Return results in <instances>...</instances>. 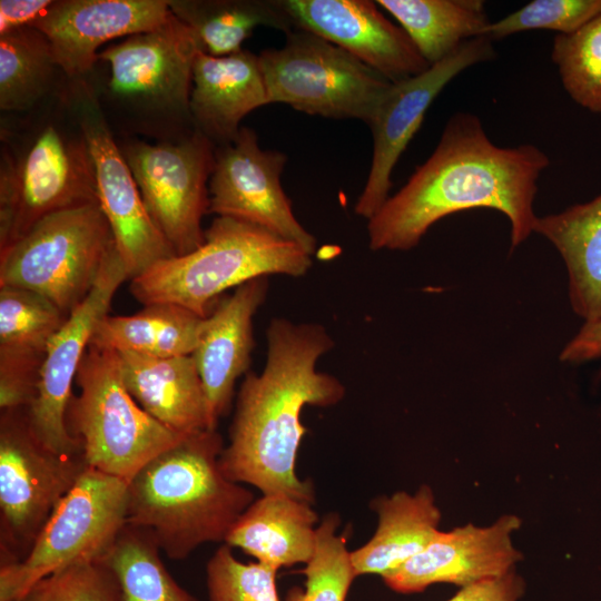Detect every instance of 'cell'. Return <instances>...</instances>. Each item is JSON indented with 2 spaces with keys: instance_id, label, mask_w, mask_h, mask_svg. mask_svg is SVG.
Masks as SVG:
<instances>
[{
  "instance_id": "6da1fadb",
  "label": "cell",
  "mask_w": 601,
  "mask_h": 601,
  "mask_svg": "<svg viewBox=\"0 0 601 601\" xmlns=\"http://www.w3.org/2000/svg\"><path fill=\"white\" fill-rule=\"evenodd\" d=\"M550 159L539 147L495 145L480 118L454 114L431 156L368 219L372 250H408L442 218L463 210L489 208L511 225V248L532 233L538 179Z\"/></svg>"
},
{
  "instance_id": "7a4b0ae2",
  "label": "cell",
  "mask_w": 601,
  "mask_h": 601,
  "mask_svg": "<svg viewBox=\"0 0 601 601\" xmlns=\"http://www.w3.org/2000/svg\"><path fill=\"white\" fill-rule=\"evenodd\" d=\"M267 359L259 374L248 372L240 385L229 444L220 455L224 474L263 494H282L311 504V481L295 472L307 428L305 406L328 407L345 396L343 383L317 370L318 359L335 345L317 323L275 317L267 327Z\"/></svg>"
},
{
  "instance_id": "3957f363",
  "label": "cell",
  "mask_w": 601,
  "mask_h": 601,
  "mask_svg": "<svg viewBox=\"0 0 601 601\" xmlns=\"http://www.w3.org/2000/svg\"><path fill=\"white\" fill-rule=\"evenodd\" d=\"M217 430L185 436L147 462L128 482L127 523L150 533L173 560L208 542H224L254 502L250 490L220 466Z\"/></svg>"
},
{
  "instance_id": "277c9868",
  "label": "cell",
  "mask_w": 601,
  "mask_h": 601,
  "mask_svg": "<svg viewBox=\"0 0 601 601\" xmlns=\"http://www.w3.org/2000/svg\"><path fill=\"white\" fill-rule=\"evenodd\" d=\"M22 131H1L0 250L53 213L98 203L93 160L66 97Z\"/></svg>"
},
{
  "instance_id": "5b68a950",
  "label": "cell",
  "mask_w": 601,
  "mask_h": 601,
  "mask_svg": "<svg viewBox=\"0 0 601 601\" xmlns=\"http://www.w3.org/2000/svg\"><path fill=\"white\" fill-rule=\"evenodd\" d=\"M311 257L267 229L218 216L205 229L201 246L154 264L131 279L130 292L144 306L170 303L207 317L225 290L269 275L300 277Z\"/></svg>"
},
{
  "instance_id": "8992f818",
  "label": "cell",
  "mask_w": 601,
  "mask_h": 601,
  "mask_svg": "<svg viewBox=\"0 0 601 601\" xmlns=\"http://www.w3.org/2000/svg\"><path fill=\"white\" fill-rule=\"evenodd\" d=\"M200 50L191 30L173 13L161 26L114 43L98 53L108 77L106 102L129 131L178 140L195 131L189 100L193 67Z\"/></svg>"
},
{
  "instance_id": "52a82bcc",
  "label": "cell",
  "mask_w": 601,
  "mask_h": 601,
  "mask_svg": "<svg viewBox=\"0 0 601 601\" xmlns=\"http://www.w3.org/2000/svg\"><path fill=\"white\" fill-rule=\"evenodd\" d=\"M75 382L79 394L70 398L66 425L89 467L129 482L147 462L185 437L130 395L116 351L89 344Z\"/></svg>"
},
{
  "instance_id": "ba28073f",
  "label": "cell",
  "mask_w": 601,
  "mask_h": 601,
  "mask_svg": "<svg viewBox=\"0 0 601 601\" xmlns=\"http://www.w3.org/2000/svg\"><path fill=\"white\" fill-rule=\"evenodd\" d=\"M116 247L98 203L53 213L0 250V287L33 290L70 314Z\"/></svg>"
},
{
  "instance_id": "9c48e42d",
  "label": "cell",
  "mask_w": 601,
  "mask_h": 601,
  "mask_svg": "<svg viewBox=\"0 0 601 601\" xmlns=\"http://www.w3.org/2000/svg\"><path fill=\"white\" fill-rule=\"evenodd\" d=\"M269 104L307 115L368 124L391 86L381 73L338 46L302 29L280 48L258 55Z\"/></svg>"
},
{
  "instance_id": "30bf717a",
  "label": "cell",
  "mask_w": 601,
  "mask_h": 601,
  "mask_svg": "<svg viewBox=\"0 0 601 601\" xmlns=\"http://www.w3.org/2000/svg\"><path fill=\"white\" fill-rule=\"evenodd\" d=\"M128 482L87 467L58 503L30 551L0 565V601H18L42 578L101 560L127 523Z\"/></svg>"
},
{
  "instance_id": "8fae6325",
  "label": "cell",
  "mask_w": 601,
  "mask_h": 601,
  "mask_svg": "<svg viewBox=\"0 0 601 601\" xmlns=\"http://www.w3.org/2000/svg\"><path fill=\"white\" fill-rule=\"evenodd\" d=\"M88 467L85 457L58 454L30 428L26 408L1 411L0 559H23L49 516Z\"/></svg>"
},
{
  "instance_id": "7c38bea8",
  "label": "cell",
  "mask_w": 601,
  "mask_h": 601,
  "mask_svg": "<svg viewBox=\"0 0 601 601\" xmlns=\"http://www.w3.org/2000/svg\"><path fill=\"white\" fill-rule=\"evenodd\" d=\"M118 145L148 214L175 255L201 246L216 146L196 130L178 140L149 144L131 138Z\"/></svg>"
},
{
  "instance_id": "4fadbf2b",
  "label": "cell",
  "mask_w": 601,
  "mask_h": 601,
  "mask_svg": "<svg viewBox=\"0 0 601 601\" xmlns=\"http://www.w3.org/2000/svg\"><path fill=\"white\" fill-rule=\"evenodd\" d=\"M65 93L93 160L98 204L132 279L175 252L146 209L93 85L86 78L68 79Z\"/></svg>"
},
{
  "instance_id": "5bb4252c",
  "label": "cell",
  "mask_w": 601,
  "mask_h": 601,
  "mask_svg": "<svg viewBox=\"0 0 601 601\" xmlns=\"http://www.w3.org/2000/svg\"><path fill=\"white\" fill-rule=\"evenodd\" d=\"M494 56L492 40L476 37L423 72L391 83L367 124L373 136V156L354 207L358 216L368 220L390 197L393 169L440 92L459 73Z\"/></svg>"
},
{
  "instance_id": "9a60e30c",
  "label": "cell",
  "mask_w": 601,
  "mask_h": 601,
  "mask_svg": "<svg viewBox=\"0 0 601 601\" xmlns=\"http://www.w3.org/2000/svg\"><path fill=\"white\" fill-rule=\"evenodd\" d=\"M286 161V154L262 149L256 131L242 127L230 142L216 147L208 213L259 226L313 255L316 238L297 220L282 187Z\"/></svg>"
},
{
  "instance_id": "2e32d148",
  "label": "cell",
  "mask_w": 601,
  "mask_h": 601,
  "mask_svg": "<svg viewBox=\"0 0 601 601\" xmlns=\"http://www.w3.org/2000/svg\"><path fill=\"white\" fill-rule=\"evenodd\" d=\"M126 279L128 275L115 247L87 297L69 314L48 345L36 395L26 412L35 436L58 454L83 456L80 443L66 425L72 383L97 324L108 315L112 298Z\"/></svg>"
},
{
  "instance_id": "e0dca14e",
  "label": "cell",
  "mask_w": 601,
  "mask_h": 601,
  "mask_svg": "<svg viewBox=\"0 0 601 601\" xmlns=\"http://www.w3.org/2000/svg\"><path fill=\"white\" fill-rule=\"evenodd\" d=\"M280 1L295 29L338 46L391 82L416 76L430 67L406 32L380 11L376 1Z\"/></svg>"
},
{
  "instance_id": "ac0fdd59",
  "label": "cell",
  "mask_w": 601,
  "mask_h": 601,
  "mask_svg": "<svg viewBox=\"0 0 601 601\" xmlns=\"http://www.w3.org/2000/svg\"><path fill=\"white\" fill-rule=\"evenodd\" d=\"M520 526L519 516L504 514L489 526L467 523L440 531L425 549L383 580L398 593H416L434 583L464 588L504 577L522 560L512 543Z\"/></svg>"
},
{
  "instance_id": "d6986e66",
  "label": "cell",
  "mask_w": 601,
  "mask_h": 601,
  "mask_svg": "<svg viewBox=\"0 0 601 601\" xmlns=\"http://www.w3.org/2000/svg\"><path fill=\"white\" fill-rule=\"evenodd\" d=\"M170 14L168 0H58L32 27L50 41L66 78L76 80L92 71L100 46L155 29Z\"/></svg>"
},
{
  "instance_id": "ffe728a7",
  "label": "cell",
  "mask_w": 601,
  "mask_h": 601,
  "mask_svg": "<svg viewBox=\"0 0 601 601\" xmlns=\"http://www.w3.org/2000/svg\"><path fill=\"white\" fill-rule=\"evenodd\" d=\"M268 286L266 276L244 283L204 319L191 356L205 392L209 430H217L230 407L236 381L248 373L255 346L253 318Z\"/></svg>"
},
{
  "instance_id": "44dd1931",
  "label": "cell",
  "mask_w": 601,
  "mask_h": 601,
  "mask_svg": "<svg viewBox=\"0 0 601 601\" xmlns=\"http://www.w3.org/2000/svg\"><path fill=\"white\" fill-rule=\"evenodd\" d=\"M68 316L33 290L0 287L1 411L31 404L48 345Z\"/></svg>"
},
{
  "instance_id": "7402d4cb",
  "label": "cell",
  "mask_w": 601,
  "mask_h": 601,
  "mask_svg": "<svg viewBox=\"0 0 601 601\" xmlns=\"http://www.w3.org/2000/svg\"><path fill=\"white\" fill-rule=\"evenodd\" d=\"M268 104L258 55L245 49L221 57L197 52L189 110L195 130L216 147L230 142L242 120Z\"/></svg>"
},
{
  "instance_id": "603a6c76",
  "label": "cell",
  "mask_w": 601,
  "mask_h": 601,
  "mask_svg": "<svg viewBox=\"0 0 601 601\" xmlns=\"http://www.w3.org/2000/svg\"><path fill=\"white\" fill-rule=\"evenodd\" d=\"M117 353L128 392L149 415L185 436L209 430L205 392L191 355Z\"/></svg>"
},
{
  "instance_id": "cb8c5ba5",
  "label": "cell",
  "mask_w": 601,
  "mask_h": 601,
  "mask_svg": "<svg viewBox=\"0 0 601 601\" xmlns=\"http://www.w3.org/2000/svg\"><path fill=\"white\" fill-rule=\"evenodd\" d=\"M318 515L312 504L282 494H263L240 515L225 544L275 570L308 563L316 550Z\"/></svg>"
},
{
  "instance_id": "d4e9b609",
  "label": "cell",
  "mask_w": 601,
  "mask_h": 601,
  "mask_svg": "<svg viewBox=\"0 0 601 601\" xmlns=\"http://www.w3.org/2000/svg\"><path fill=\"white\" fill-rule=\"evenodd\" d=\"M378 518L374 535L351 551L356 578H382L420 553L440 532L441 512L432 489L424 484L414 494L398 491L371 503Z\"/></svg>"
},
{
  "instance_id": "484cf974",
  "label": "cell",
  "mask_w": 601,
  "mask_h": 601,
  "mask_svg": "<svg viewBox=\"0 0 601 601\" xmlns=\"http://www.w3.org/2000/svg\"><path fill=\"white\" fill-rule=\"evenodd\" d=\"M534 233L561 255L572 311L584 323L601 319V194L560 213L536 217Z\"/></svg>"
},
{
  "instance_id": "4316f807",
  "label": "cell",
  "mask_w": 601,
  "mask_h": 601,
  "mask_svg": "<svg viewBox=\"0 0 601 601\" xmlns=\"http://www.w3.org/2000/svg\"><path fill=\"white\" fill-rule=\"evenodd\" d=\"M205 317L170 303L145 305L132 315H106L90 344L151 357L191 355Z\"/></svg>"
},
{
  "instance_id": "83f0119b",
  "label": "cell",
  "mask_w": 601,
  "mask_h": 601,
  "mask_svg": "<svg viewBox=\"0 0 601 601\" xmlns=\"http://www.w3.org/2000/svg\"><path fill=\"white\" fill-rule=\"evenodd\" d=\"M168 4L195 35L200 50L214 57L240 51L257 27L285 33L295 29L280 0H168Z\"/></svg>"
},
{
  "instance_id": "f1b7e54d",
  "label": "cell",
  "mask_w": 601,
  "mask_h": 601,
  "mask_svg": "<svg viewBox=\"0 0 601 601\" xmlns=\"http://www.w3.org/2000/svg\"><path fill=\"white\" fill-rule=\"evenodd\" d=\"M406 32L431 66L470 39L484 36L490 23L482 0H377Z\"/></svg>"
},
{
  "instance_id": "f546056e",
  "label": "cell",
  "mask_w": 601,
  "mask_h": 601,
  "mask_svg": "<svg viewBox=\"0 0 601 601\" xmlns=\"http://www.w3.org/2000/svg\"><path fill=\"white\" fill-rule=\"evenodd\" d=\"M63 72L50 41L39 29L22 27L0 36V109L27 112L57 95Z\"/></svg>"
},
{
  "instance_id": "4dcf8cb0",
  "label": "cell",
  "mask_w": 601,
  "mask_h": 601,
  "mask_svg": "<svg viewBox=\"0 0 601 601\" xmlns=\"http://www.w3.org/2000/svg\"><path fill=\"white\" fill-rule=\"evenodd\" d=\"M150 533L126 523L101 559L116 574L124 601H196L170 575Z\"/></svg>"
},
{
  "instance_id": "1f68e13d",
  "label": "cell",
  "mask_w": 601,
  "mask_h": 601,
  "mask_svg": "<svg viewBox=\"0 0 601 601\" xmlns=\"http://www.w3.org/2000/svg\"><path fill=\"white\" fill-rule=\"evenodd\" d=\"M551 59L571 99L601 114V14L570 35H556Z\"/></svg>"
},
{
  "instance_id": "d6a6232c",
  "label": "cell",
  "mask_w": 601,
  "mask_h": 601,
  "mask_svg": "<svg viewBox=\"0 0 601 601\" xmlns=\"http://www.w3.org/2000/svg\"><path fill=\"white\" fill-rule=\"evenodd\" d=\"M341 519L328 513L317 525L316 550L305 564L304 590L294 588L286 601H345L356 575L346 539L337 534Z\"/></svg>"
},
{
  "instance_id": "836d02e7",
  "label": "cell",
  "mask_w": 601,
  "mask_h": 601,
  "mask_svg": "<svg viewBox=\"0 0 601 601\" xmlns=\"http://www.w3.org/2000/svg\"><path fill=\"white\" fill-rule=\"evenodd\" d=\"M276 573L277 570L260 562L239 561L231 548L223 544L206 566L209 601H280Z\"/></svg>"
},
{
  "instance_id": "e575fe53",
  "label": "cell",
  "mask_w": 601,
  "mask_h": 601,
  "mask_svg": "<svg viewBox=\"0 0 601 601\" xmlns=\"http://www.w3.org/2000/svg\"><path fill=\"white\" fill-rule=\"evenodd\" d=\"M18 601H124L115 572L102 561L79 562L36 582Z\"/></svg>"
},
{
  "instance_id": "d590c367",
  "label": "cell",
  "mask_w": 601,
  "mask_h": 601,
  "mask_svg": "<svg viewBox=\"0 0 601 601\" xmlns=\"http://www.w3.org/2000/svg\"><path fill=\"white\" fill-rule=\"evenodd\" d=\"M601 14V0H533L499 21L490 22L484 36L492 41L530 30L570 35Z\"/></svg>"
},
{
  "instance_id": "8d00e7d4",
  "label": "cell",
  "mask_w": 601,
  "mask_h": 601,
  "mask_svg": "<svg viewBox=\"0 0 601 601\" xmlns=\"http://www.w3.org/2000/svg\"><path fill=\"white\" fill-rule=\"evenodd\" d=\"M525 593V581L511 571L504 577L461 588L446 601H519Z\"/></svg>"
},
{
  "instance_id": "74e56055",
  "label": "cell",
  "mask_w": 601,
  "mask_h": 601,
  "mask_svg": "<svg viewBox=\"0 0 601 601\" xmlns=\"http://www.w3.org/2000/svg\"><path fill=\"white\" fill-rule=\"evenodd\" d=\"M52 3V0H1L0 36L22 27H32Z\"/></svg>"
},
{
  "instance_id": "f35d334b",
  "label": "cell",
  "mask_w": 601,
  "mask_h": 601,
  "mask_svg": "<svg viewBox=\"0 0 601 601\" xmlns=\"http://www.w3.org/2000/svg\"><path fill=\"white\" fill-rule=\"evenodd\" d=\"M598 358H601V319L583 323L560 353V361L570 364H580Z\"/></svg>"
}]
</instances>
